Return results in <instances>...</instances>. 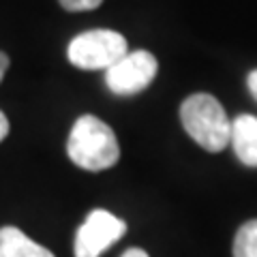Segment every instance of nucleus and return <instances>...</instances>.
<instances>
[{"label": "nucleus", "instance_id": "nucleus-1", "mask_svg": "<svg viewBox=\"0 0 257 257\" xmlns=\"http://www.w3.org/2000/svg\"><path fill=\"white\" fill-rule=\"evenodd\" d=\"M67 155L86 172H103L114 167L120 159L116 133L96 116H79L71 128Z\"/></svg>", "mask_w": 257, "mask_h": 257}, {"label": "nucleus", "instance_id": "nucleus-2", "mask_svg": "<svg viewBox=\"0 0 257 257\" xmlns=\"http://www.w3.org/2000/svg\"><path fill=\"white\" fill-rule=\"evenodd\" d=\"M180 120L193 142L208 152H221L231 142V120L212 94H191L180 105Z\"/></svg>", "mask_w": 257, "mask_h": 257}, {"label": "nucleus", "instance_id": "nucleus-3", "mask_svg": "<svg viewBox=\"0 0 257 257\" xmlns=\"http://www.w3.org/2000/svg\"><path fill=\"white\" fill-rule=\"evenodd\" d=\"M128 52L126 39L116 30L96 28L77 35L67 47V56L73 67L84 71L109 69Z\"/></svg>", "mask_w": 257, "mask_h": 257}, {"label": "nucleus", "instance_id": "nucleus-4", "mask_svg": "<svg viewBox=\"0 0 257 257\" xmlns=\"http://www.w3.org/2000/svg\"><path fill=\"white\" fill-rule=\"evenodd\" d=\"M159 62L146 50L126 52L116 64L105 71V84L114 94L131 96L138 94L152 84L157 77Z\"/></svg>", "mask_w": 257, "mask_h": 257}, {"label": "nucleus", "instance_id": "nucleus-5", "mask_svg": "<svg viewBox=\"0 0 257 257\" xmlns=\"http://www.w3.org/2000/svg\"><path fill=\"white\" fill-rule=\"evenodd\" d=\"M126 231V223L107 210H92L75 234V257H99L118 242Z\"/></svg>", "mask_w": 257, "mask_h": 257}, {"label": "nucleus", "instance_id": "nucleus-6", "mask_svg": "<svg viewBox=\"0 0 257 257\" xmlns=\"http://www.w3.org/2000/svg\"><path fill=\"white\" fill-rule=\"evenodd\" d=\"M231 146L240 163L257 167V118L251 114H240L231 120Z\"/></svg>", "mask_w": 257, "mask_h": 257}, {"label": "nucleus", "instance_id": "nucleus-7", "mask_svg": "<svg viewBox=\"0 0 257 257\" xmlns=\"http://www.w3.org/2000/svg\"><path fill=\"white\" fill-rule=\"evenodd\" d=\"M0 257H56L50 248L37 244L22 229L7 225L0 229Z\"/></svg>", "mask_w": 257, "mask_h": 257}, {"label": "nucleus", "instance_id": "nucleus-8", "mask_svg": "<svg viewBox=\"0 0 257 257\" xmlns=\"http://www.w3.org/2000/svg\"><path fill=\"white\" fill-rule=\"evenodd\" d=\"M234 257H257V219L246 221L234 240Z\"/></svg>", "mask_w": 257, "mask_h": 257}, {"label": "nucleus", "instance_id": "nucleus-9", "mask_svg": "<svg viewBox=\"0 0 257 257\" xmlns=\"http://www.w3.org/2000/svg\"><path fill=\"white\" fill-rule=\"evenodd\" d=\"M103 0H60L62 9L67 11H92L96 7H101Z\"/></svg>", "mask_w": 257, "mask_h": 257}, {"label": "nucleus", "instance_id": "nucleus-10", "mask_svg": "<svg viewBox=\"0 0 257 257\" xmlns=\"http://www.w3.org/2000/svg\"><path fill=\"white\" fill-rule=\"evenodd\" d=\"M246 84H248V90H251V94H253L255 99H257V69L248 73V77H246Z\"/></svg>", "mask_w": 257, "mask_h": 257}, {"label": "nucleus", "instance_id": "nucleus-11", "mask_svg": "<svg viewBox=\"0 0 257 257\" xmlns=\"http://www.w3.org/2000/svg\"><path fill=\"white\" fill-rule=\"evenodd\" d=\"M7 135H9V120H7V116L0 111V142H5Z\"/></svg>", "mask_w": 257, "mask_h": 257}, {"label": "nucleus", "instance_id": "nucleus-12", "mask_svg": "<svg viewBox=\"0 0 257 257\" xmlns=\"http://www.w3.org/2000/svg\"><path fill=\"white\" fill-rule=\"evenodd\" d=\"M7 69H9V56H7L5 52H0V82H3Z\"/></svg>", "mask_w": 257, "mask_h": 257}, {"label": "nucleus", "instance_id": "nucleus-13", "mask_svg": "<svg viewBox=\"0 0 257 257\" xmlns=\"http://www.w3.org/2000/svg\"><path fill=\"white\" fill-rule=\"evenodd\" d=\"M120 257H150V255L144 251V248H126V251Z\"/></svg>", "mask_w": 257, "mask_h": 257}]
</instances>
